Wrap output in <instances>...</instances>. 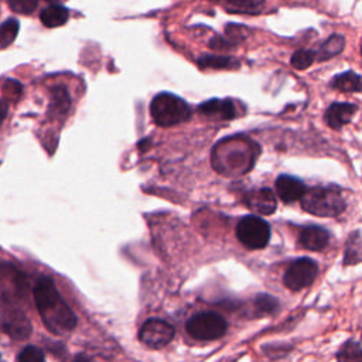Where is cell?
<instances>
[{"label": "cell", "mask_w": 362, "mask_h": 362, "mask_svg": "<svg viewBox=\"0 0 362 362\" xmlns=\"http://www.w3.org/2000/svg\"><path fill=\"white\" fill-rule=\"evenodd\" d=\"M33 296L40 317L49 332L62 335L76 327V315L58 293L52 279L41 277L34 287Z\"/></svg>", "instance_id": "1"}, {"label": "cell", "mask_w": 362, "mask_h": 362, "mask_svg": "<svg viewBox=\"0 0 362 362\" xmlns=\"http://www.w3.org/2000/svg\"><path fill=\"white\" fill-rule=\"evenodd\" d=\"M256 153V144L247 139H223L214 148L212 164L221 174L240 175L253 167Z\"/></svg>", "instance_id": "2"}, {"label": "cell", "mask_w": 362, "mask_h": 362, "mask_svg": "<svg viewBox=\"0 0 362 362\" xmlns=\"http://www.w3.org/2000/svg\"><path fill=\"white\" fill-rule=\"evenodd\" d=\"M150 113L156 124L163 127L181 124L192 116L189 105L170 92H161L154 96L150 105Z\"/></svg>", "instance_id": "3"}, {"label": "cell", "mask_w": 362, "mask_h": 362, "mask_svg": "<svg viewBox=\"0 0 362 362\" xmlns=\"http://www.w3.org/2000/svg\"><path fill=\"white\" fill-rule=\"evenodd\" d=\"M300 199L303 209L317 216H337L345 209L341 192L332 187L307 188Z\"/></svg>", "instance_id": "4"}, {"label": "cell", "mask_w": 362, "mask_h": 362, "mask_svg": "<svg viewBox=\"0 0 362 362\" xmlns=\"http://www.w3.org/2000/svg\"><path fill=\"white\" fill-rule=\"evenodd\" d=\"M226 329H228L226 320L214 311L195 314L187 321V332L194 339L214 341L223 337Z\"/></svg>", "instance_id": "5"}, {"label": "cell", "mask_w": 362, "mask_h": 362, "mask_svg": "<svg viewBox=\"0 0 362 362\" xmlns=\"http://www.w3.org/2000/svg\"><path fill=\"white\" fill-rule=\"evenodd\" d=\"M236 236L249 249H263L270 240V226L260 216L246 215L238 222Z\"/></svg>", "instance_id": "6"}, {"label": "cell", "mask_w": 362, "mask_h": 362, "mask_svg": "<svg viewBox=\"0 0 362 362\" xmlns=\"http://www.w3.org/2000/svg\"><path fill=\"white\" fill-rule=\"evenodd\" d=\"M28 291V280L25 274L13 263L0 264V293L1 300L18 304Z\"/></svg>", "instance_id": "7"}, {"label": "cell", "mask_w": 362, "mask_h": 362, "mask_svg": "<svg viewBox=\"0 0 362 362\" xmlns=\"http://www.w3.org/2000/svg\"><path fill=\"white\" fill-rule=\"evenodd\" d=\"M0 322L3 331L16 341H24L31 335V322L18 304L1 301Z\"/></svg>", "instance_id": "8"}, {"label": "cell", "mask_w": 362, "mask_h": 362, "mask_svg": "<svg viewBox=\"0 0 362 362\" xmlns=\"http://www.w3.org/2000/svg\"><path fill=\"white\" fill-rule=\"evenodd\" d=\"M318 274V264L310 257H300L294 260L283 276V283L293 291L308 287Z\"/></svg>", "instance_id": "9"}, {"label": "cell", "mask_w": 362, "mask_h": 362, "mask_svg": "<svg viewBox=\"0 0 362 362\" xmlns=\"http://www.w3.org/2000/svg\"><path fill=\"white\" fill-rule=\"evenodd\" d=\"M174 327L163 320L150 318L147 320L139 332V339L151 349L164 348L174 338Z\"/></svg>", "instance_id": "10"}, {"label": "cell", "mask_w": 362, "mask_h": 362, "mask_svg": "<svg viewBox=\"0 0 362 362\" xmlns=\"http://www.w3.org/2000/svg\"><path fill=\"white\" fill-rule=\"evenodd\" d=\"M198 112L216 120H230L238 116V109L232 99H209L198 106Z\"/></svg>", "instance_id": "11"}, {"label": "cell", "mask_w": 362, "mask_h": 362, "mask_svg": "<svg viewBox=\"0 0 362 362\" xmlns=\"http://www.w3.org/2000/svg\"><path fill=\"white\" fill-rule=\"evenodd\" d=\"M305 189H307L305 184L297 177L283 174L276 180L277 195L284 202H293L300 199Z\"/></svg>", "instance_id": "12"}, {"label": "cell", "mask_w": 362, "mask_h": 362, "mask_svg": "<svg viewBox=\"0 0 362 362\" xmlns=\"http://www.w3.org/2000/svg\"><path fill=\"white\" fill-rule=\"evenodd\" d=\"M356 109L358 107L349 102H335L327 109L324 115V120L329 127L338 130L344 124L351 122Z\"/></svg>", "instance_id": "13"}, {"label": "cell", "mask_w": 362, "mask_h": 362, "mask_svg": "<svg viewBox=\"0 0 362 362\" xmlns=\"http://www.w3.org/2000/svg\"><path fill=\"white\" fill-rule=\"evenodd\" d=\"M298 242L307 250H322L329 242V233L322 226L311 225L301 230Z\"/></svg>", "instance_id": "14"}, {"label": "cell", "mask_w": 362, "mask_h": 362, "mask_svg": "<svg viewBox=\"0 0 362 362\" xmlns=\"http://www.w3.org/2000/svg\"><path fill=\"white\" fill-rule=\"evenodd\" d=\"M247 205L260 215H269L276 211V198L269 188H262L247 197Z\"/></svg>", "instance_id": "15"}, {"label": "cell", "mask_w": 362, "mask_h": 362, "mask_svg": "<svg viewBox=\"0 0 362 362\" xmlns=\"http://www.w3.org/2000/svg\"><path fill=\"white\" fill-rule=\"evenodd\" d=\"M71 107V98L65 86L57 85L51 89V102L48 107V116L55 119V117H62L68 113Z\"/></svg>", "instance_id": "16"}, {"label": "cell", "mask_w": 362, "mask_h": 362, "mask_svg": "<svg viewBox=\"0 0 362 362\" xmlns=\"http://www.w3.org/2000/svg\"><path fill=\"white\" fill-rule=\"evenodd\" d=\"M41 23L48 28L64 25L69 18V11L62 4H49L40 14Z\"/></svg>", "instance_id": "17"}, {"label": "cell", "mask_w": 362, "mask_h": 362, "mask_svg": "<svg viewBox=\"0 0 362 362\" xmlns=\"http://www.w3.org/2000/svg\"><path fill=\"white\" fill-rule=\"evenodd\" d=\"M331 88L341 92H359L361 90V76L352 71H346L334 76L331 81Z\"/></svg>", "instance_id": "18"}, {"label": "cell", "mask_w": 362, "mask_h": 362, "mask_svg": "<svg viewBox=\"0 0 362 362\" xmlns=\"http://www.w3.org/2000/svg\"><path fill=\"white\" fill-rule=\"evenodd\" d=\"M344 45H345L344 37L339 35V34H332L320 47V51L317 54V59L324 61V59H328V58H332V57L338 55L344 49Z\"/></svg>", "instance_id": "19"}, {"label": "cell", "mask_w": 362, "mask_h": 362, "mask_svg": "<svg viewBox=\"0 0 362 362\" xmlns=\"http://www.w3.org/2000/svg\"><path fill=\"white\" fill-rule=\"evenodd\" d=\"M199 65L204 68H215V69H229L239 66V62L230 57H222V55H202L198 59Z\"/></svg>", "instance_id": "20"}, {"label": "cell", "mask_w": 362, "mask_h": 362, "mask_svg": "<svg viewBox=\"0 0 362 362\" xmlns=\"http://www.w3.org/2000/svg\"><path fill=\"white\" fill-rule=\"evenodd\" d=\"M20 23L16 18H8L0 24V49L7 48L18 34Z\"/></svg>", "instance_id": "21"}, {"label": "cell", "mask_w": 362, "mask_h": 362, "mask_svg": "<svg viewBox=\"0 0 362 362\" xmlns=\"http://www.w3.org/2000/svg\"><path fill=\"white\" fill-rule=\"evenodd\" d=\"M359 260H361V239H359V230H356L348 239L344 263L345 264H356V263H359Z\"/></svg>", "instance_id": "22"}, {"label": "cell", "mask_w": 362, "mask_h": 362, "mask_svg": "<svg viewBox=\"0 0 362 362\" xmlns=\"http://www.w3.org/2000/svg\"><path fill=\"white\" fill-rule=\"evenodd\" d=\"M315 59V54L310 49H298L296 51L293 55H291V59H290V64L293 68L296 69H305L308 68Z\"/></svg>", "instance_id": "23"}, {"label": "cell", "mask_w": 362, "mask_h": 362, "mask_svg": "<svg viewBox=\"0 0 362 362\" xmlns=\"http://www.w3.org/2000/svg\"><path fill=\"white\" fill-rule=\"evenodd\" d=\"M264 0H228V10L239 13H252L263 4Z\"/></svg>", "instance_id": "24"}, {"label": "cell", "mask_w": 362, "mask_h": 362, "mask_svg": "<svg viewBox=\"0 0 362 362\" xmlns=\"http://www.w3.org/2000/svg\"><path fill=\"white\" fill-rule=\"evenodd\" d=\"M17 359L20 362H42L45 359L44 352L34 345H28L25 346L17 356Z\"/></svg>", "instance_id": "25"}, {"label": "cell", "mask_w": 362, "mask_h": 362, "mask_svg": "<svg viewBox=\"0 0 362 362\" xmlns=\"http://www.w3.org/2000/svg\"><path fill=\"white\" fill-rule=\"evenodd\" d=\"M13 11L18 14H31L38 4V0H7Z\"/></svg>", "instance_id": "26"}, {"label": "cell", "mask_w": 362, "mask_h": 362, "mask_svg": "<svg viewBox=\"0 0 362 362\" xmlns=\"http://www.w3.org/2000/svg\"><path fill=\"white\" fill-rule=\"evenodd\" d=\"M338 359H344V361H349V359H361V348L358 342L354 341H348L344 348L339 351L338 354Z\"/></svg>", "instance_id": "27"}, {"label": "cell", "mask_w": 362, "mask_h": 362, "mask_svg": "<svg viewBox=\"0 0 362 362\" xmlns=\"http://www.w3.org/2000/svg\"><path fill=\"white\" fill-rule=\"evenodd\" d=\"M255 305L260 311V314H263V313H273L277 308L279 303L276 298H273L267 294H260L256 297Z\"/></svg>", "instance_id": "28"}, {"label": "cell", "mask_w": 362, "mask_h": 362, "mask_svg": "<svg viewBox=\"0 0 362 362\" xmlns=\"http://www.w3.org/2000/svg\"><path fill=\"white\" fill-rule=\"evenodd\" d=\"M4 90L7 93H11L16 98H18V95L21 93V85L13 79H8L6 83H4Z\"/></svg>", "instance_id": "29"}, {"label": "cell", "mask_w": 362, "mask_h": 362, "mask_svg": "<svg viewBox=\"0 0 362 362\" xmlns=\"http://www.w3.org/2000/svg\"><path fill=\"white\" fill-rule=\"evenodd\" d=\"M7 110H8L7 102L3 100V99H0V126H1V123L4 122V119H6V116H7Z\"/></svg>", "instance_id": "30"}, {"label": "cell", "mask_w": 362, "mask_h": 362, "mask_svg": "<svg viewBox=\"0 0 362 362\" xmlns=\"http://www.w3.org/2000/svg\"><path fill=\"white\" fill-rule=\"evenodd\" d=\"M45 1H48L49 4H62L66 0H45Z\"/></svg>", "instance_id": "31"}]
</instances>
